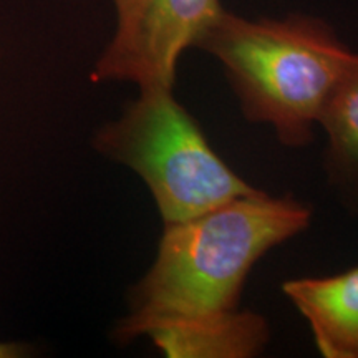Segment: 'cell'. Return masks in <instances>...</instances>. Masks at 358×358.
Returning <instances> with one entry per match:
<instances>
[{"mask_svg":"<svg viewBox=\"0 0 358 358\" xmlns=\"http://www.w3.org/2000/svg\"><path fill=\"white\" fill-rule=\"evenodd\" d=\"M115 32L90 73L93 83L174 90L179 58L226 10L221 0H111Z\"/></svg>","mask_w":358,"mask_h":358,"instance_id":"obj_4","label":"cell"},{"mask_svg":"<svg viewBox=\"0 0 358 358\" xmlns=\"http://www.w3.org/2000/svg\"><path fill=\"white\" fill-rule=\"evenodd\" d=\"M292 196H241L182 222L164 224L155 262L128 292L113 340L150 337L169 358H248L264 350L267 322L241 310L249 272L310 224Z\"/></svg>","mask_w":358,"mask_h":358,"instance_id":"obj_1","label":"cell"},{"mask_svg":"<svg viewBox=\"0 0 358 358\" xmlns=\"http://www.w3.org/2000/svg\"><path fill=\"white\" fill-rule=\"evenodd\" d=\"M327 169L335 182L358 186V53L322 113Z\"/></svg>","mask_w":358,"mask_h":358,"instance_id":"obj_6","label":"cell"},{"mask_svg":"<svg viewBox=\"0 0 358 358\" xmlns=\"http://www.w3.org/2000/svg\"><path fill=\"white\" fill-rule=\"evenodd\" d=\"M196 48L224 66L245 118L272 127L287 146L312 140L313 124L357 58L313 17L250 20L227 10Z\"/></svg>","mask_w":358,"mask_h":358,"instance_id":"obj_2","label":"cell"},{"mask_svg":"<svg viewBox=\"0 0 358 358\" xmlns=\"http://www.w3.org/2000/svg\"><path fill=\"white\" fill-rule=\"evenodd\" d=\"M98 153L140 176L164 224L182 222L256 192L209 145L174 90H140L123 115L98 129Z\"/></svg>","mask_w":358,"mask_h":358,"instance_id":"obj_3","label":"cell"},{"mask_svg":"<svg viewBox=\"0 0 358 358\" xmlns=\"http://www.w3.org/2000/svg\"><path fill=\"white\" fill-rule=\"evenodd\" d=\"M282 290L310 325L325 358H358V267L285 282Z\"/></svg>","mask_w":358,"mask_h":358,"instance_id":"obj_5","label":"cell"},{"mask_svg":"<svg viewBox=\"0 0 358 358\" xmlns=\"http://www.w3.org/2000/svg\"><path fill=\"white\" fill-rule=\"evenodd\" d=\"M27 345L15 342H0V358H19L27 355Z\"/></svg>","mask_w":358,"mask_h":358,"instance_id":"obj_7","label":"cell"}]
</instances>
